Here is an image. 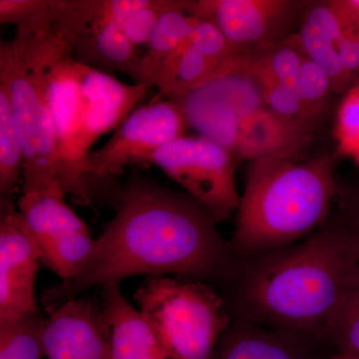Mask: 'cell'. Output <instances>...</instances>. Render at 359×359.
I'll return each mask as SVG.
<instances>
[{
    "label": "cell",
    "instance_id": "obj_1",
    "mask_svg": "<svg viewBox=\"0 0 359 359\" xmlns=\"http://www.w3.org/2000/svg\"><path fill=\"white\" fill-rule=\"evenodd\" d=\"M217 224L188 194L133 180L120 195L114 219L95 240L88 263L79 275L52 290L49 299L69 301L89 287L119 285L139 275L226 282L236 257Z\"/></svg>",
    "mask_w": 359,
    "mask_h": 359
},
{
    "label": "cell",
    "instance_id": "obj_2",
    "mask_svg": "<svg viewBox=\"0 0 359 359\" xmlns=\"http://www.w3.org/2000/svg\"><path fill=\"white\" fill-rule=\"evenodd\" d=\"M226 283L231 320L321 344L337 309L359 285V242L337 212L295 244L236 259Z\"/></svg>",
    "mask_w": 359,
    "mask_h": 359
},
{
    "label": "cell",
    "instance_id": "obj_3",
    "mask_svg": "<svg viewBox=\"0 0 359 359\" xmlns=\"http://www.w3.org/2000/svg\"><path fill=\"white\" fill-rule=\"evenodd\" d=\"M339 158L334 152L306 162L250 161L230 241L236 259L295 244L320 228L339 195Z\"/></svg>",
    "mask_w": 359,
    "mask_h": 359
},
{
    "label": "cell",
    "instance_id": "obj_4",
    "mask_svg": "<svg viewBox=\"0 0 359 359\" xmlns=\"http://www.w3.org/2000/svg\"><path fill=\"white\" fill-rule=\"evenodd\" d=\"M65 42L54 32L46 36L16 34L0 46V83L8 91L22 146L23 193L51 184H58L65 192L62 163L45 90L47 67Z\"/></svg>",
    "mask_w": 359,
    "mask_h": 359
},
{
    "label": "cell",
    "instance_id": "obj_5",
    "mask_svg": "<svg viewBox=\"0 0 359 359\" xmlns=\"http://www.w3.org/2000/svg\"><path fill=\"white\" fill-rule=\"evenodd\" d=\"M135 299L171 359H215L231 316L226 299L208 283L151 276Z\"/></svg>",
    "mask_w": 359,
    "mask_h": 359
},
{
    "label": "cell",
    "instance_id": "obj_6",
    "mask_svg": "<svg viewBox=\"0 0 359 359\" xmlns=\"http://www.w3.org/2000/svg\"><path fill=\"white\" fill-rule=\"evenodd\" d=\"M238 157L204 137L183 136L146 156L141 164L160 168L204 205L217 223L238 211Z\"/></svg>",
    "mask_w": 359,
    "mask_h": 359
},
{
    "label": "cell",
    "instance_id": "obj_7",
    "mask_svg": "<svg viewBox=\"0 0 359 359\" xmlns=\"http://www.w3.org/2000/svg\"><path fill=\"white\" fill-rule=\"evenodd\" d=\"M175 100L189 126L233 154L241 123L250 113L266 107L256 65L240 56L218 77Z\"/></svg>",
    "mask_w": 359,
    "mask_h": 359
},
{
    "label": "cell",
    "instance_id": "obj_8",
    "mask_svg": "<svg viewBox=\"0 0 359 359\" xmlns=\"http://www.w3.org/2000/svg\"><path fill=\"white\" fill-rule=\"evenodd\" d=\"M308 0H190L188 13L209 20L236 55L255 57L297 33Z\"/></svg>",
    "mask_w": 359,
    "mask_h": 359
},
{
    "label": "cell",
    "instance_id": "obj_9",
    "mask_svg": "<svg viewBox=\"0 0 359 359\" xmlns=\"http://www.w3.org/2000/svg\"><path fill=\"white\" fill-rule=\"evenodd\" d=\"M65 195L58 184L23 193L20 212L39 245L42 263L67 282L88 263L95 240Z\"/></svg>",
    "mask_w": 359,
    "mask_h": 359
},
{
    "label": "cell",
    "instance_id": "obj_10",
    "mask_svg": "<svg viewBox=\"0 0 359 359\" xmlns=\"http://www.w3.org/2000/svg\"><path fill=\"white\" fill-rule=\"evenodd\" d=\"M178 101L162 99L140 106L115 130L102 147L87 156V174L99 178L117 176L170 142L186 136L189 128Z\"/></svg>",
    "mask_w": 359,
    "mask_h": 359
},
{
    "label": "cell",
    "instance_id": "obj_11",
    "mask_svg": "<svg viewBox=\"0 0 359 359\" xmlns=\"http://www.w3.org/2000/svg\"><path fill=\"white\" fill-rule=\"evenodd\" d=\"M45 90L62 163L65 192L90 204L86 180L88 154L82 145L76 59L67 43L61 45L52 56Z\"/></svg>",
    "mask_w": 359,
    "mask_h": 359
},
{
    "label": "cell",
    "instance_id": "obj_12",
    "mask_svg": "<svg viewBox=\"0 0 359 359\" xmlns=\"http://www.w3.org/2000/svg\"><path fill=\"white\" fill-rule=\"evenodd\" d=\"M42 340L47 359H111L112 330L104 304L73 299L51 309Z\"/></svg>",
    "mask_w": 359,
    "mask_h": 359
},
{
    "label": "cell",
    "instance_id": "obj_13",
    "mask_svg": "<svg viewBox=\"0 0 359 359\" xmlns=\"http://www.w3.org/2000/svg\"><path fill=\"white\" fill-rule=\"evenodd\" d=\"M39 245L20 212L6 211L0 222V323L36 313L34 285Z\"/></svg>",
    "mask_w": 359,
    "mask_h": 359
},
{
    "label": "cell",
    "instance_id": "obj_14",
    "mask_svg": "<svg viewBox=\"0 0 359 359\" xmlns=\"http://www.w3.org/2000/svg\"><path fill=\"white\" fill-rule=\"evenodd\" d=\"M190 34L156 78L161 97L178 99L207 84L237 57L218 28L196 18Z\"/></svg>",
    "mask_w": 359,
    "mask_h": 359
},
{
    "label": "cell",
    "instance_id": "obj_15",
    "mask_svg": "<svg viewBox=\"0 0 359 359\" xmlns=\"http://www.w3.org/2000/svg\"><path fill=\"white\" fill-rule=\"evenodd\" d=\"M76 59V58H75ZM82 145L90 148L103 135L116 130L147 96L145 84H126L76 59Z\"/></svg>",
    "mask_w": 359,
    "mask_h": 359
},
{
    "label": "cell",
    "instance_id": "obj_16",
    "mask_svg": "<svg viewBox=\"0 0 359 359\" xmlns=\"http://www.w3.org/2000/svg\"><path fill=\"white\" fill-rule=\"evenodd\" d=\"M313 140V136L264 107L241 123L235 155L250 162L268 158L299 161Z\"/></svg>",
    "mask_w": 359,
    "mask_h": 359
},
{
    "label": "cell",
    "instance_id": "obj_17",
    "mask_svg": "<svg viewBox=\"0 0 359 359\" xmlns=\"http://www.w3.org/2000/svg\"><path fill=\"white\" fill-rule=\"evenodd\" d=\"M318 344L301 335L231 320L215 359H316L313 347Z\"/></svg>",
    "mask_w": 359,
    "mask_h": 359
},
{
    "label": "cell",
    "instance_id": "obj_18",
    "mask_svg": "<svg viewBox=\"0 0 359 359\" xmlns=\"http://www.w3.org/2000/svg\"><path fill=\"white\" fill-rule=\"evenodd\" d=\"M334 0L309 1L304 9L297 34L308 58L321 66L332 78L334 94L351 88L339 55V45L344 30Z\"/></svg>",
    "mask_w": 359,
    "mask_h": 359
},
{
    "label": "cell",
    "instance_id": "obj_19",
    "mask_svg": "<svg viewBox=\"0 0 359 359\" xmlns=\"http://www.w3.org/2000/svg\"><path fill=\"white\" fill-rule=\"evenodd\" d=\"M103 299L112 330L111 359H171L140 311L123 297L118 283L103 287Z\"/></svg>",
    "mask_w": 359,
    "mask_h": 359
},
{
    "label": "cell",
    "instance_id": "obj_20",
    "mask_svg": "<svg viewBox=\"0 0 359 359\" xmlns=\"http://www.w3.org/2000/svg\"><path fill=\"white\" fill-rule=\"evenodd\" d=\"M77 60L103 72L118 71L128 75L135 83L144 84L142 52L123 32L121 26L110 23L85 30L72 47Z\"/></svg>",
    "mask_w": 359,
    "mask_h": 359
},
{
    "label": "cell",
    "instance_id": "obj_21",
    "mask_svg": "<svg viewBox=\"0 0 359 359\" xmlns=\"http://www.w3.org/2000/svg\"><path fill=\"white\" fill-rule=\"evenodd\" d=\"M190 0H176L173 7L163 14L142 52L141 65L144 84L154 86L163 66L178 51L195 23V16L188 13Z\"/></svg>",
    "mask_w": 359,
    "mask_h": 359
},
{
    "label": "cell",
    "instance_id": "obj_22",
    "mask_svg": "<svg viewBox=\"0 0 359 359\" xmlns=\"http://www.w3.org/2000/svg\"><path fill=\"white\" fill-rule=\"evenodd\" d=\"M23 151L14 124L8 91L0 83V194L1 201L13 192L23 175Z\"/></svg>",
    "mask_w": 359,
    "mask_h": 359
},
{
    "label": "cell",
    "instance_id": "obj_23",
    "mask_svg": "<svg viewBox=\"0 0 359 359\" xmlns=\"http://www.w3.org/2000/svg\"><path fill=\"white\" fill-rule=\"evenodd\" d=\"M42 325L37 313L0 323V359H43Z\"/></svg>",
    "mask_w": 359,
    "mask_h": 359
},
{
    "label": "cell",
    "instance_id": "obj_24",
    "mask_svg": "<svg viewBox=\"0 0 359 359\" xmlns=\"http://www.w3.org/2000/svg\"><path fill=\"white\" fill-rule=\"evenodd\" d=\"M0 23H11L22 36H46L54 32V0H0Z\"/></svg>",
    "mask_w": 359,
    "mask_h": 359
},
{
    "label": "cell",
    "instance_id": "obj_25",
    "mask_svg": "<svg viewBox=\"0 0 359 359\" xmlns=\"http://www.w3.org/2000/svg\"><path fill=\"white\" fill-rule=\"evenodd\" d=\"M247 58L254 61L262 76L294 86L297 74L308 56L297 32L269 47L259 55Z\"/></svg>",
    "mask_w": 359,
    "mask_h": 359
},
{
    "label": "cell",
    "instance_id": "obj_26",
    "mask_svg": "<svg viewBox=\"0 0 359 359\" xmlns=\"http://www.w3.org/2000/svg\"><path fill=\"white\" fill-rule=\"evenodd\" d=\"M259 76L263 84L266 107L304 133L314 136L321 119L313 115L302 102L294 86L268 79L262 76L259 72Z\"/></svg>",
    "mask_w": 359,
    "mask_h": 359
},
{
    "label": "cell",
    "instance_id": "obj_27",
    "mask_svg": "<svg viewBox=\"0 0 359 359\" xmlns=\"http://www.w3.org/2000/svg\"><path fill=\"white\" fill-rule=\"evenodd\" d=\"M321 344L332 353H359V285L337 309Z\"/></svg>",
    "mask_w": 359,
    "mask_h": 359
},
{
    "label": "cell",
    "instance_id": "obj_28",
    "mask_svg": "<svg viewBox=\"0 0 359 359\" xmlns=\"http://www.w3.org/2000/svg\"><path fill=\"white\" fill-rule=\"evenodd\" d=\"M340 158H348L359 166V80L342 95L334 130Z\"/></svg>",
    "mask_w": 359,
    "mask_h": 359
},
{
    "label": "cell",
    "instance_id": "obj_29",
    "mask_svg": "<svg viewBox=\"0 0 359 359\" xmlns=\"http://www.w3.org/2000/svg\"><path fill=\"white\" fill-rule=\"evenodd\" d=\"M294 88L306 107L323 119L328 100L334 94L332 78L327 71L311 59H306L297 74Z\"/></svg>",
    "mask_w": 359,
    "mask_h": 359
},
{
    "label": "cell",
    "instance_id": "obj_30",
    "mask_svg": "<svg viewBox=\"0 0 359 359\" xmlns=\"http://www.w3.org/2000/svg\"><path fill=\"white\" fill-rule=\"evenodd\" d=\"M175 2L176 0H149L147 6L135 11L123 22V32L135 46H147L160 18Z\"/></svg>",
    "mask_w": 359,
    "mask_h": 359
},
{
    "label": "cell",
    "instance_id": "obj_31",
    "mask_svg": "<svg viewBox=\"0 0 359 359\" xmlns=\"http://www.w3.org/2000/svg\"><path fill=\"white\" fill-rule=\"evenodd\" d=\"M339 55L344 76L351 88L359 80V30H344L339 45Z\"/></svg>",
    "mask_w": 359,
    "mask_h": 359
},
{
    "label": "cell",
    "instance_id": "obj_32",
    "mask_svg": "<svg viewBox=\"0 0 359 359\" xmlns=\"http://www.w3.org/2000/svg\"><path fill=\"white\" fill-rule=\"evenodd\" d=\"M339 214L359 242V182L339 185Z\"/></svg>",
    "mask_w": 359,
    "mask_h": 359
},
{
    "label": "cell",
    "instance_id": "obj_33",
    "mask_svg": "<svg viewBox=\"0 0 359 359\" xmlns=\"http://www.w3.org/2000/svg\"><path fill=\"white\" fill-rule=\"evenodd\" d=\"M346 29L359 30V0H334Z\"/></svg>",
    "mask_w": 359,
    "mask_h": 359
},
{
    "label": "cell",
    "instance_id": "obj_34",
    "mask_svg": "<svg viewBox=\"0 0 359 359\" xmlns=\"http://www.w3.org/2000/svg\"><path fill=\"white\" fill-rule=\"evenodd\" d=\"M328 359H359V353H332Z\"/></svg>",
    "mask_w": 359,
    "mask_h": 359
}]
</instances>
